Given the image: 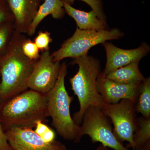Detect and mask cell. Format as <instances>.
<instances>
[{"label": "cell", "mask_w": 150, "mask_h": 150, "mask_svg": "<svg viewBox=\"0 0 150 150\" xmlns=\"http://www.w3.org/2000/svg\"><path fill=\"white\" fill-rule=\"evenodd\" d=\"M81 123V138L87 135L93 143L99 142L114 150H131L124 146L115 137L108 117L100 108L89 106L84 113Z\"/></svg>", "instance_id": "6"}, {"label": "cell", "mask_w": 150, "mask_h": 150, "mask_svg": "<svg viewBox=\"0 0 150 150\" xmlns=\"http://www.w3.org/2000/svg\"><path fill=\"white\" fill-rule=\"evenodd\" d=\"M136 111L145 118H150V79H145L140 85Z\"/></svg>", "instance_id": "17"}, {"label": "cell", "mask_w": 150, "mask_h": 150, "mask_svg": "<svg viewBox=\"0 0 150 150\" xmlns=\"http://www.w3.org/2000/svg\"><path fill=\"white\" fill-rule=\"evenodd\" d=\"M96 150H111L110 148L103 146L102 144H100L98 146Z\"/></svg>", "instance_id": "25"}, {"label": "cell", "mask_w": 150, "mask_h": 150, "mask_svg": "<svg viewBox=\"0 0 150 150\" xmlns=\"http://www.w3.org/2000/svg\"><path fill=\"white\" fill-rule=\"evenodd\" d=\"M132 150H133V149H132Z\"/></svg>", "instance_id": "27"}, {"label": "cell", "mask_w": 150, "mask_h": 150, "mask_svg": "<svg viewBox=\"0 0 150 150\" xmlns=\"http://www.w3.org/2000/svg\"><path fill=\"white\" fill-rule=\"evenodd\" d=\"M136 102L123 99L115 104L105 103L101 109L113 126L115 137L121 143H129L126 148L134 149V135L138 125L136 116Z\"/></svg>", "instance_id": "7"}, {"label": "cell", "mask_w": 150, "mask_h": 150, "mask_svg": "<svg viewBox=\"0 0 150 150\" xmlns=\"http://www.w3.org/2000/svg\"><path fill=\"white\" fill-rule=\"evenodd\" d=\"M60 66V62L54 61L49 51L43 52L34 65L28 83V88L48 93L57 81Z\"/></svg>", "instance_id": "8"}, {"label": "cell", "mask_w": 150, "mask_h": 150, "mask_svg": "<svg viewBox=\"0 0 150 150\" xmlns=\"http://www.w3.org/2000/svg\"><path fill=\"white\" fill-rule=\"evenodd\" d=\"M42 1H44V0H42Z\"/></svg>", "instance_id": "26"}, {"label": "cell", "mask_w": 150, "mask_h": 150, "mask_svg": "<svg viewBox=\"0 0 150 150\" xmlns=\"http://www.w3.org/2000/svg\"><path fill=\"white\" fill-rule=\"evenodd\" d=\"M65 13L62 0H44V2L39 6L26 33L30 36L34 35L38 26L46 16L51 15L53 18L61 19L64 16Z\"/></svg>", "instance_id": "14"}, {"label": "cell", "mask_w": 150, "mask_h": 150, "mask_svg": "<svg viewBox=\"0 0 150 150\" xmlns=\"http://www.w3.org/2000/svg\"><path fill=\"white\" fill-rule=\"evenodd\" d=\"M65 3L70 5L74 4L75 0H63ZM86 3L94 11L98 18L100 20L106 23V18L105 15L103 7L102 0H80Z\"/></svg>", "instance_id": "21"}, {"label": "cell", "mask_w": 150, "mask_h": 150, "mask_svg": "<svg viewBox=\"0 0 150 150\" xmlns=\"http://www.w3.org/2000/svg\"><path fill=\"white\" fill-rule=\"evenodd\" d=\"M48 117V97L30 89L6 101L0 108V121L6 130L14 127L32 128Z\"/></svg>", "instance_id": "2"}, {"label": "cell", "mask_w": 150, "mask_h": 150, "mask_svg": "<svg viewBox=\"0 0 150 150\" xmlns=\"http://www.w3.org/2000/svg\"><path fill=\"white\" fill-rule=\"evenodd\" d=\"M53 41L51 34L48 31H39L34 39V42L42 52L49 50V45Z\"/></svg>", "instance_id": "22"}, {"label": "cell", "mask_w": 150, "mask_h": 150, "mask_svg": "<svg viewBox=\"0 0 150 150\" xmlns=\"http://www.w3.org/2000/svg\"><path fill=\"white\" fill-rule=\"evenodd\" d=\"M106 54V63L102 74L104 76L136 61H141L150 51V47L146 43L133 49H123L118 48L110 42L102 43Z\"/></svg>", "instance_id": "10"}, {"label": "cell", "mask_w": 150, "mask_h": 150, "mask_svg": "<svg viewBox=\"0 0 150 150\" xmlns=\"http://www.w3.org/2000/svg\"><path fill=\"white\" fill-rule=\"evenodd\" d=\"M14 17V30L26 33L42 0H6Z\"/></svg>", "instance_id": "12"}, {"label": "cell", "mask_w": 150, "mask_h": 150, "mask_svg": "<svg viewBox=\"0 0 150 150\" xmlns=\"http://www.w3.org/2000/svg\"><path fill=\"white\" fill-rule=\"evenodd\" d=\"M5 134L13 150H67L61 142L46 143L32 128L14 127L7 129Z\"/></svg>", "instance_id": "9"}, {"label": "cell", "mask_w": 150, "mask_h": 150, "mask_svg": "<svg viewBox=\"0 0 150 150\" xmlns=\"http://www.w3.org/2000/svg\"><path fill=\"white\" fill-rule=\"evenodd\" d=\"M141 84V83H140ZM140 84H125L116 82L106 78L102 72L97 80L98 91L104 103L115 104L123 99L131 100L136 103Z\"/></svg>", "instance_id": "11"}, {"label": "cell", "mask_w": 150, "mask_h": 150, "mask_svg": "<svg viewBox=\"0 0 150 150\" xmlns=\"http://www.w3.org/2000/svg\"><path fill=\"white\" fill-rule=\"evenodd\" d=\"M22 50L25 56L30 60L37 61L40 58V50L30 38H25L22 44Z\"/></svg>", "instance_id": "20"}, {"label": "cell", "mask_w": 150, "mask_h": 150, "mask_svg": "<svg viewBox=\"0 0 150 150\" xmlns=\"http://www.w3.org/2000/svg\"><path fill=\"white\" fill-rule=\"evenodd\" d=\"M25 38L14 30L7 51L0 58V98L5 101L27 90L37 61L30 60L23 54L22 44Z\"/></svg>", "instance_id": "1"}, {"label": "cell", "mask_w": 150, "mask_h": 150, "mask_svg": "<svg viewBox=\"0 0 150 150\" xmlns=\"http://www.w3.org/2000/svg\"><path fill=\"white\" fill-rule=\"evenodd\" d=\"M0 150H13L9 144L0 121Z\"/></svg>", "instance_id": "24"}, {"label": "cell", "mask_w": 150, "mask_h": 150, "mask_svg": "<svg viewBox=\"0 0 150 150\" xmlns=\"http://www.w3.org/2000/svg\"><path fill=\"white\" fill-rule=\"evenodd\" d=\"M123 35L124 33L118 28L96 31L77 28L72 36L65 41L51 56L55 62H60L67 58L77 59L88 54L89 50L96 45L108 40H118Z\"/></svg>", "instance_id": "5"}, {"label": "cell", "mask_w": 150, "mask_h": 150, "mask_svg": "<svg viewBox=\"0 0 150 150\" xmlns=\"http://www.w3.org/2000/svg\"><path fill=\"white\" fill-rule=\"evenodd\" d=\"M9 22H13V15L6 0H0V25Z\"/></svg>", "instance_id": "23"}, {"label": "cell", "mask_w": 150, "mask_h": 150, "mask_svg": "<svg viewBox=\"0 0 150 150\" xmlns=\"http://www.w3.org/2000/svg\"><path fill=\"white\" fill-rule=\"evenodd\" d=\"M67 72V64L63 62L55 86L47 93L48 117L52 118V125L63 139L79 143L81 139L80 126L71 116L70 105L74 98L69 95L65 85Z\"/></svg>", "instance_id": "4"}, {"label": "cell", "mask_w": 150, "mask_h": 150, "mask_svg": "<svg viewBox=\"0 0 150 150\" xmlns=\"http://www.w3.org/2000/svg\"><path fill=\"white\" fill-rule=\"evenodd\" d=\"M14 30L13 22L0 25V58L7 51Z\"/></svg>", "instance_id": "18"}, {"label": "cell", "mask_w": 150, "mask_h": 150, "mask_svg": "<svg viewBox=\"0 0 150 150\" xmlns=\"http://www.w3.org/2000/svg\"><path fill=\"white\" fill-rule=\"evenodd\" d=\"M140 61L121 67L105 76L111 80L125 84L139 85L145 79L139 69Z\"/></svg>", "instance_id": "15"}, {"label": "cell", "mask_w": 150, "mask_h": 150, "mask_svg": "<svg viewBox=\"0 0 150 150\" xmlns=\"http://www.w3.org/2000/svg\"><path fill=\"white\" fill-rule=\"evenodd\" d=\"M34 131L46 143L54 142L56 138V134L53 130L41 121H38L35 124Z\"/></svg>", "instance_id": "19"}, {"label": "cell", "mask_w": 150, "mask_h": 150, "mask_svg": "<svg viewBox=\"0 0 150 150\" xmlns=\"http://www.w3.org/2000/svg\"><path fill=\"white\" fill-rule=\"evenodd\" d=\"M62 1L65 12L74 20L79 29L96 31L108 29L107 24L99 19L93 10L88 12L80 10Z\"/></svg>", "instance_id": "13"}, {"label": "cell", "mask_w": 150, "mask_h": 150, "mask_svg": "<svg viewBox=\"0 0 150 150\" xmlns=\"http://www.w3.org/2000/svg\"><path fill=\"white\" fill-rule=\"evenodd\" d=\"M71 64L79 67L77 72L70 78V82L80 105L79 110L74 113L72 118L79 125L89 106L101 108L105 103L97 88V80L101 73L100 64L99 60L88 54L74 59Z\"/></svg>", "instance_id": "3"}, {"label": "cell", "mask_w": 150, "mask_h": 150, "mask_svg": "<svg viewBox=\"0 0 150 150\" xmlns=\"http://www.w3.org/2000/svg\"><path fill=\"white\" fill-rule=\"evenodd\" d=\"M133 139V150H150V118H138Z\"/></svg>", "instance_id": "16"}]
</instances>
